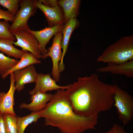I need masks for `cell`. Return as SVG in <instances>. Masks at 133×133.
<instances>
[{
  "mask_svg": "<svg viewBox=\"0 0 133 133\" xmlns=\"http://www.w3.org/2000/svg\"><path fill=\"white\" fill-rule=\"evenodd\" d=\"M79 25L78 21L76 18L70 19L64 25L62 31V38L61 43V47L63 50L62 56L59 65V70L60 73L65 69L63 59L67 51L71 35L74 30L78 27Z\"/></svg>",
  "mask_w": 133,
  "mask_h": 133,
  "instance_id": "13",
  "label": "cell"
},
{
  "mask_svg": "<svg viewBox=\"0 0 133 133\" xmlns=\"http://www.w3.org/2000/svg\"><path fill=\"white\" fill-rule=\"evenodd\" d=\"M13 73L14 77L16 89L19 92L23 89L25 84L35 83L38 74L33 65L17 70Z\"/></svg>",
  "mask_w": 133,
  "mask_h": 133,
  "instance_id": "11",
  "label": "cell"
},
{
  "mask_svg": "<svg viewBox=\"0 0 133 133\" xmlns=\"http://www.w3.org/2000/svg\"><path fill=\"white\" fill-rule=\"evenodd\" d=\"M100 133H128L121 126L114 123L112 127L108 131Z\"/></svg>",
  "mask_w": 133,
  "mask_h": 133,
  "instance_id": "25",
  "label": "cell"
},
{
  "mask_svg": "<svg viewBox=\"0 0 133 133\" xmlns=\"http://www.w3.org/2000/svg\"><path fill=\"white\" fill-rule=\"evenodd\" d=\"M64 26L63 24H60L53 26H49L40 30L34 31L29 28L27 30L37 39L39 44L40 51L43 56L48 52L46 47L50 39L57 33L62 32Z\"/></svg>",
  "mask_w": 133,
  "mask_h": 133,
  "instance_id": "8",
  "label": "cell"
},
{
  "mask_svg": "<svg viewBox=\"0 0 133 133\" xmlns=\"http://www.w3.org/2000/svg\"><path fill=\"white\" fill-rule=\"evenodd\" d=\"M19 5L20 8L15 16L9 29L12 34L18 31L27 30L29 28L28 21L34 15L36 8L33 0H20Z\"/></svg>",
  "mask_w": 133,
  "mask_h": 133,
  "instance_id": "5",
  "label": "cell"
},
{
  "mask_svg": "<svg viewBox=\"0 0 133 133\" xmlns=\"http://www.w3.org/2000/svg\"><path fill=\"white\" fill-rule=\"evenodd\" d=\"M34 88L29 93L31 96L37 92L46 93L47 91L59 89L66 90L70 84L64 86L58 85L56 82L51 78L50 74H38Z\"/></svg>",
  "mask_w": 133,
  "mask_h": 133,
  "instance_id": "10",
  "label": "cell"
},
{
  "mask_svg": "<svg viewBox=\"0 0 133 133\" xmlns=\"http://www.w3.org/2000/svg\"><path fill=\"white\" fill-rule=\"evenodd\" d=\"M133 60V36L123 37L109 45L98 57L97 61L117 64Z\"/></svg>",
  "mask_w": 133,
  "mask_h": 133,
  "instance_id": "3",
  "label": "cell"
},
{
  "mask_svg": "<svg viewBox=\"0 0 133 133\" xmlns=\"http://www.w3.org/2000/svg\"><path fill=\"white\" fill-rule=\"evenodd\" d=\"M80 3V0H79L58 1V4L62 8L63 12L65 23L70 19L76 18L78 13Z\"/></svg>",
  "mask_w": 133,
  "mask_h": 133,
  "instance_id": "16",
  "label": "cell"
},
{
  "mask_svg": "<svg viewBox=\"0 0 133 133\" xmlns=\"http://www.w3.org/2000/svg\"><path fill=\"white\" fill-rule=\"evenodd\" d=\"M97 70L100 72H109L133 78V60L120 64H108L106 66L99 68Z\"/></svg>",
  "mask_w": 133,
  "mask_h": 133,
  "instance_id": "15",
  "label": "cell"
},
{
  "mask_svg": "<svg viewBox=\"0 0 133 133\" xmlns=\"http://www.w3.org/2000/svg\"><path fill=\"white\" fill-rule=\"evenodd\" d=\"M45 124L58 128L62 133H82L94 130L98 115L85 117L76 114L67 99L66 90H57L45 108L40 111Z\"/></svg>",
  "mask_w": 133,
  "mask_h": 133,
  "instance_id": "2",
  "label": "cell"
},
{
  "mask_svg": "<svg viewBox=\"0 0 133 133\" xmlns=\"http://www.w3.org/2000/svg\"><path fill=\"white\" fill-rule=\"evenodd\" d=\"M114 100V105L117 109L119 119L124 125L128 124L133 117V97L117 85Z\"/></svg>",
  "mask_w": 133,
  "mask_h": 133,
  "instance_id": "4",
  "label": "cell"
},
{
  "mask_svg": "<svg viewBox=\"0 0 133 133\" xmlns=\"http://www.w3.org/2000/svg\"><path fill=\"white\" fill-rule=\"evenodd\" d=\"M53 94L37 92L32 96L29 104L23 103L19 107L20 108L26 109L33 112L40 111L45 107L48 102L52 99Z\"/></svg>",
  "mask_w": 133,
  "mask_h": 133,
  "instance_id": "14",
  "label": "cell"
},
{
  "mask_svg": "<svg viewBox=\"0 0 133 133\" xmlns=\"http://www.w3.org/2000/svg\"><path fill=\"white\" fill-rule=\"evenodd\" d=\"M44 5L50 7L56 6L58 5V1L55 0H39Z\"/></svg>",
  "mask_w": 133,
  "mask_h": 133,
  "instance_id": "26",
  "label": "cell"
},
{
  "mask_svg": "<svg viewBox=\"0 0 133 133\" xmlns=\"http://www.w3.org/2000/svg\"><path fill=\"white\" fill-rule=\"evenodd\" d=\"M15 16L8 10L5 11L0 8V19H3L4 20L13 22Z\"/></svg>",
  "mask_w": 133,
  "mask_h": 133,
  "instance_id": "24",
  "label": "cell"
},
{
  "mask_svg": "<svg viewBox=\"0 0 133 133\" xmlns=\"http://www.w3.org/2000/svg\"><path fill=\"white\" fill-rule=\"evenodd\" d=\"M13 34L17 40L13 42L14 45L20 47L24 51L29 52L38 59L42 58L37 40L27 30L18 31Z\"/></svg>",
  "mask_w": 133,
  "mask_h": 133,
  "instance_id": "7",
  "label": "cell"
},
{
  "mask_svg": "<svg viewBox=\"0 0 133 133\" xmlns=\"http://www.w3.org/2000/svg\"><path fill=\"white\" fill-rule=\"evenodd\" d=\"M0 133H5V125L3 115L0 114Z\"/></svg>",
  "mask_w": 133,
  "mask_h": 133,
  "instance_id": "27",
  "label": "cell"
},
{
  "mask_svg": "<svg viewBox=\"0 0 133 133\" xmlns=\"http://www.w3.org/2000/svg\"><path fill=\"white\" fill-rule=\"evenodd\" d=\"M19 61L0 52V75L1 77L16 65Z\"/></svg>",
  "mask_w": 133,
  "mask_h": 133,
  "instance_id": "20",
  "label": "cell"
},
{
  "mask_svg": "<svg viewBox=\"0 0 133 133\" xmlns=\"http://www.w3.org/2000/svg\"><path fill=\"white\" fill-rule=\"evenodd\" d=\"M20 1V0H0V5L15 16L18 11Z\"/></svg>",
  "mask_w": 133,
  "mask_h": 133,
  "instance_id": "23",
  "label": "cell"
},
{
  "mask_svg": "<svg viewBox=\"0 0 133 133\" xmlns=\"http://www.w3.org/2000/svg\"><path fill=\"white\" fill-rule=\"evenodd\" d=\"M5 133H18L16 115L11 114H3Z\"/></svg>",
  "mask_w": 133,
  "mask_h": 133,
  "instance_id": "21",
  "label": "cell"
},
{
  "mask_svg": "<svg viewBox=\"0 0 133 133\" xmlns=\"http://www.w3.org/2000/svg\"><path fill=\"white\" fill-rule=\"evenodd\" d=\"M20 59L16 65L1 77L2 78L5 79L8 75L17 70L24 69L31 65L41 63L40 60L28 51H25Z\"/></svg>",
  "mask_w": 133,
  "mask_h": 133,
  "instance_id": "17",
  "label": "cell"
},
{
  "mask_svg": "<svg viewBox=\"0 0 133 133\" xmlns=\"http://www.w3.org/2000/svg\"><path fill=\"white\" fill-rule=\"evenodd\" d=\"M116 85L103 82L98 74L94 73L89 76L79 77L66 92L76 114L91 117L111 109Z\"/></svg>",
  "mask_w": 133,
  "mask_h": 133,
  "instance_id": "1",
  "label": "cell"
},
{
  "mask_svg": "<svg viewBox=\"0 0 133 133\" xmlns=\"http://www.w3.org/2000/svg\"><path fill=\"white\" fill-rule=\"evenodd\" d=\"M10 86L6 93L0 92V114H9L16 115L14 109V95L16 90L15 80L13 73L10 74Z\"/></svg>",
  "mask_w": 133,
  "mask_h": 133,
  "instance_id": "12",
  "label": "cell"
},
{
  "mask_svg": "<svg viewBox=\"0 0 133 133\" xmlns=\"http://www.w3.org/2000/svg\"><path fill=\"white\" fill-rule=\"evenodd\" d=\"M14 42L8 39L0 38V51L10 57L20 59L26 51L15 47L13 44Z\"/></svg>",
  "mask_w": 133,
  "mask_h": 133,
  "instance_id": "18",
  "label": "cell"
},
{
  "mask_svg": "<svg viewBox=\"0 0 133 133\" xmlns=\"http://www.w3.org/2000/svg\"><path fill=\"white\" fill-rule=\"evenodd\" d=\"M10 26L8 21H0V38L8 39L15 41L16 38L9 30Z\"/></svg>",
  "mask_w": 133,
  "mask_h": 133,
  "instance_id": "22",
  "label": "cell"
},
{
  "mask_svg": "<svg viewBox=\"0 0 133 133\" xmlns=\"http://www.w3.org/2000/svg\"><path fill=\"white\" fill-rule=\"evenodd\" d=\"M36 7L39 9L44 15L49 27L63 24L64 14L62 8L58 5L53 7L45 5L39 0H34Z\"/></svg>",
  "mask_w": 133,
  "mask_h": 133,
  "instance_id": "9",
  "label": "cell"
},
{
  "mask_svg": "<svg viewBox=\"0 0 133 133\" xmlns=\"http://www.w3.org/2000/svg\"><path fill=\"white\" fill-rule=\"evenodd\" d=\"M41 117L40 111L33 112L22 117H17V123L18 133H24L26 127L32 123L36 122Z\"/></svg>",
  "mask_w": 133,
  "mask_h": 133,
  "instance_id": "19",
  "label": "cell"
},
{
  "mask_svg": "<svg viewBox=\"0 0 133 133\" xmlns=\"http://www.w3.org/2000/svg\"><path fill=\"white\" fill-rule=\"evenodd\" d=\"M62 38V32L55 34L51 46L48 49L47 53L42 56L41 58L45 59L49 57L51 58L52 63L51 72L52 78L56 82L59 81L60 78L59 65L62 56L61 47Z\"/></svg>",
  "mask_w": 133,
  "mask_h": 133,
  "instance_id": "6",
  "label": "cell"
}]
</instances>
